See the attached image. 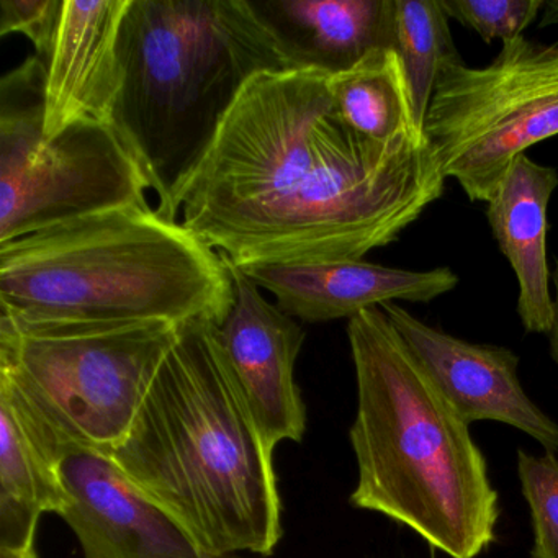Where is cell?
<instances>
[{
    "mask_svg": "<svg viewBox=\"0 0 558 558\" xmlns=\"http://www.w3.org/2000/svg\"><path fill=\"white\" fill-rule=\"evenodd\" d=\"M336 112L345 125L375 142L423 132L414 122L410 86L397 51L378 48L351 70L329 76Z\"/></svg>",
    "mask_w": 558,
    "mask_h": 558,
    "instance_id": "cell-17",
    "label": "cell"
},
{
    "mask_svg": "<svg viewBox=\"0 0 558 558\" xmlns=\"http://www.w3.org/2000/svg\"><path fill=\"white\" fill-rule=\"evenodd\" d=\"M541 28L558 25V0H544Z\"/></svg>",
    "mask_w": 558,
    "mask_h": 558,
    "instance_id": "cell-23",
    "label": "cell"
},
{
    "mask_svg": "<svg viewBox=\"0 0 558 558\" xmlns=\"http://www.w3.org/2000/svg\"><path fill=\"white\" fill-rule=\"evenodd\" d=\"M234 302L227 260L149 205L0 244V316L31 323L211 322Z\"/></svg>",
    "mask_w": 558,
    "mask_h": 558,
    "instance_id": "cell-4",
    "label": "cell"
},
{
    "mask_svg": "<svg viewBox=\"0 0 558 558\" xmlns=\"http://www.w3.org/2000/svg\"><path fill=\"white\" fill-rule=\"evenodd\" d=\"M423 133L444 178L488 204L518 156L558 135V45L519 37L488 66L444 71Z\"/></svg>",
    "mask_w": 558,
    "mask_h": 558,
    "instance_id": "cell-8",
    "label": "cell"
},
{
    "mask_svg": "<svg viewBox=\"0 0 558 558\" xmlns=\"http://www.w3.org/2000/svg\"><path fill=\"white\" fill-rule=\"evenodd\" d=\"M380 308L466 424L498 421L529 434L547 452H557V423L525 395L518 377L519 357L511 349L453 338L421 322L400 303Z\"/></svg>",
    "mask_w": 558,
    "mask_h": 558,
    "instance_id": "cell-11",
    "label": "cell"
},
{
    "mask_svg": "<svg viewBox=\"0 0 558 558\" xmlns=\"http://www.w3.org/2000/svg\"><path fill=\"white\" fill-rule=\"evenodd\" d=\"M64 0H0V37L22 34L47 63L53 51Z\"/></svg>",
    "mask_w": 558,
    "mask_h": 558,
    "instance_id": "cell-21",
    "label": "cell"
},
{
    "mask_svg": "<svg viewBox=\"0 0 558 558\" xmlns=\"http://www.w3.org/2000/svg\"><path fill=\"white\" fill-rule=\"evenodd\" d=\"M557 169L518 156L486 207L489 230L518 280L519 319L525 332L548 335L554 323L547 263V211Z\"/></svg>",
    "mask_w": 558,
    "mask_h": 558,
    "instance_id": "cell-14",
    "label": "cell"
},
{
    "mask_svg": "<svg viewBox=\"0 0 558 558\" xmlns=\"http://www.w3.org/2000/svg\"><path fill=\"white\" fill-rule=\"evenodd\" d=\"M60 472L68 495L61 518L80 538L86 558H251L202 550L112 456L73 450L61 460Z\"/></svg>",
    "mask_w": 558,
    "mask_h": 558,
    "instance_id": "cell-10",
    "label": "cell"
},
{
    "mask_svg": "<svg viewBox=\"0 0 558 558\" xmlns=\"http://www.w3.org/2000/svg\"><path fill=\"white\" fill-rule=\"evenodd\" d=\"M348 338L357 378L352 506L408 525L450 558L478 557L501 509L469 424L381 308L349 319Z\"/></svg>",
    "mask_w": 558,
    "mask_h": 558,
    "instance_id": "cell-3",
    "label": "cell"
},
{
    "mask_svg": "<svg viewBox=\"0 0 558 558\" xmlns=\"http://www.w3.org/2000/svg\"><path fill=\"white\" fill-rule=\"evenodd\" d=\"M551 282H554L557 295H555L554 299V323H551V329L548 336H550L551 357H554V361L557 362L558 365V264L557 269L551 274Z\"/></svg>",
    "mask_w": 558,
    "mask_h": 558,
    "instance_id": "cell-22",
    "label": "cell"
},
{
    "mask_svg": "<svg viewBox=\"0 0 558 558\" xmlns=\"http://www.w3.org/2000/svg\"><path fill=\"white\" fill-rule=\"evenodd\" d=\"M243 272L269 292L283 313L305 323L351 319L385 303H430L459 286L450 267L404 270L364 260L276 264Z\"/></svg>",
    "mask_w": 558,
    "mask_h": 558,
    "instance_id": "cell-13",
    "label": "cell"
},
{
    "mask_svg": "<svg viewBox=\"0 0 558 558\" xmlns=\"http://www.w3.org/2000/svg\"><path fill=\"white\" fill-rule=\"evenodd\" d=\"M518 475L534 529L532 558H558V457L518 452Z\"/></svg>",
    "mask_w": 558,
    "mask_h": 558,
    "instance_id": "cell-19",
    "label": "cell"
},
{
    "mask_svg": "<svg viewBox=\"0 0 558 558\" xmlns=\"http://www.w3.org/2000/svg\"><path fill=\"white\" fill-rule=\"evenodd\" d=\"M182 325L31 323L0 316V384L63 453L112 456Z\"/></svg>",
    "mask_w": 558,
    "mask_h": 558,
    "instance_id": "cell-6",
    "label": "cell"
},
{
    "mask_svg": "<svg viewBox=\"0 0 558 558\" xmlns=\"http://www.w3.org/2000/svg\"><path fill=\"white\" fill-rule=\"evenodd\" d=\"M227 264L234 302L218 326V339L234 387L270 450L282 440L300 442L306 410L293 372L305 331L295 318L267 302L250 276Z\"/></svg>",
    "mask_w": 558,
    "mask_h": 558,
    "instance_id": "cell-9",
    "label": "cell"
},
{
    "mask_svg": "<svg viewBox=\"0 0 558 558\" xmlns=\"http://www.w3.org/2000/svg\"><path fill=\"white\" fill-rule=\"evenodd\" d=\"M316 70L263 71L175 197L182 223L241 270L362 260L439 201L423 132L375 142L342 122Z\"/></svg>",
    "mask_w": 558,
    "mask_h": 558,
    "instance_id": "cell-1",
    "label": "cell"
},
{
    "mask_svg": "<svg viewBox=\"0 0 558 558\" xmlns=\"http://www.w3.org/2000/svg\"><path fill=\"white\" fill-rule=\"evenodd\" d=\"M292 70L338 74L391 48L393 0H251Z\"/></svg>",
    "mask_w": 558,
    "mask_h": 558,
    "instance_id": "cell-15",
    "label": "cell"
},
{
    "mask_svg": "<svg viewBox=\"0 0 558 558\" xmlns=\"http://www.w3.org/2000/svg\"><path fill=\"white\" fill-rule=\"evenodd\" d=\"M132 0H64L47 61L45 138L83 120L112 125L123 86V22Z\"/></svg>",
    "mask_w": 558,
    "mask_h": 558,
    "instance_id": "cell-12",
    "label": "cell"
},
{
    "mask_svg": "<svg viewBox=\"0 0 558 558\" xmlns=\"http://www.w3.org/2000/svg\"><path fill=\"white\" fill-rule=\"evenodd\" d=\"M61 460L14 391L0 384V547H32L41 514L64 511Z\"/></svg>",
    "mask_w": 558,
    "mask_h": 558,
    "instance_id": "cell-16",
    "label": "cell"
},
{
    "mask_svg": "<svg viewBox=\"0 0 558 558\" xmlns=\"http://www.w3.org/2000/svg\"><path fill=\"white\" fill-rule=\"evenodd\" d=\"M447 17L480 35L485 44L524 37L544 9V0H439Z\"/></svg>",
    "mask_w": 558,
    "mask_h": 558,
    "instance_id": "cell-20",
    "label": "cell"
},
{
    "mask_svg": "<svg viewBox=\"0 0 558 558\" xmlns=\"http://www.w3.org/2000/svg\"><path fill=\"white\" fill-rule=\"evenodd\" d=\"M0 558H38L35 545L32 547H0Z\"/></svg>",
    "mask_w": 558,
    "mask_h": 558,
    "instance_id": "cell-24",
    "label": "cell"
},
{
    "mask_svg": "<svg viewBox=\"0 0 558 558\" xmlns=\"http://www.w3.org/2000/svg\"><path fill=\"white\" fill-rule=\"evenodd\" d=\"M47 63L0 81V244L116 208L149 205L151 189L109 123L83 120L45 138Z\"/></svg>",
    "mask_w": 558,
    "mask_h": 558,
    "instance_id": "cell-7",
    "label": "cell"
},
{
    "mask_svg": "<svg viewBox=\"0 0 558 558\" xmlns=\"http://www.w3.org/2000/svg\"><path fill=\"white\" fill-rule=\"evenodd\" d=\"M123 86L112 126L175 221L197 169L244 84L292 70L251 0H132L123 22Z\"/></svg>",
    "mask_w": 558,
    "mask_h": 558,
    "instance_id": "cell-5",
    "label": "cell"
},
{
    "mask_svg": "<svg viewBox=\"0 0 558 558\" xmlns=\"http://www.w3.org/2000/svg\"><path fill=\"white\" fill-rule=\"evenodd\" d=\"M272 457L234 387L211 322L181 326L112 453L202 550L259 557L272 555L282 537Z\"/></svg>",
    "mask_w": 558,
    "mask_h": 558,
    "instance_id": "cell-2",
    "label": "cell"
},
{
    "mask_svg": "<svg viewBox=\"0 0 558 558\" xmlns=\"http://www.w3.org/2000/svg\"><path fill=\"white\" fill-rule=\"evenodd\" d=\"M391 50L403 64L414 122L423 130L437 81L444 71L463 63L439 0H393Z\"/></svg>",
    "mask_w": 558,
    "mask_h": 558,
    "instance_id": "cell-18",
    "label": "cell"
}]
</instances>
